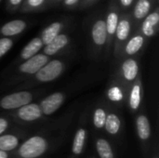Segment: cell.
I'll use <instances>...</instances> for the list:
<instances>
[{
	"label": "cell",
	"instance_id": "6da1fadb",
	"mask_svg": "<svg viewBox=\"0 0 159 158\" xmlns=\"http://www.w3.org/2000/svg\"><path fill=\"white\" fill-rule=\"evenodd\" d=\"M67 69V62L61 59H50L34 74L27 80L18 84L15 90L31 89L39 85L50 83L61 77Z\"/></svg>",
	"mask_w": 159,
	"mask_h": 158
},
{
	"label": "cell",
	"instance_id": "7a4b0ae2",
	"mask_svg": "<svg viewBox=\"0 0 159 158\" xmlns=\"http://www.w3.org/2000/svg\"><path fill=\"white\" fill-rule=\"evenodd\" d=\"M51 57L44 54L43 52L37 53L34 57L20 62L16 65L13 73L10 74L11 76L4 83L5 87H11L16 86L28 78H30L33 74H34L43 65H45Z\"/></svg>",
	"mask_w": 159,
	"mask_h": 158
},
{
	"label": "cell",
	"instance_id": "3957f363",
	"mask_svg": "<svg viewBox=\"0 0 159 158\" xmlns=\"http://www.w3.org/2000/svg\"><path fill=\"white\" fill-rule=\"evenodd\" d=\"M89 52L91 58L98 60L104 54L107 34L104 15L99 14L95 16L89 24Z\"/></svg>",
	"mask_w": 159,
	"mask_h": 158
},
{
	"label": "cell",
	"instance_id": "277c9868",
	"mask_svg": "<svg viewBox=\"0 0 159 158\" xmlns=\"http://www.w3.org/2000/svg\"><path fill=\"white\" fill-rule=\"evenodd\" d=\"M134 32V22L129 11L121 12L119 20L116 26V30L114 36L113 47H112V55L116 61L120 56V52Z\"/></svg>",
	"mask_w": 159,
	"mask_h": 158
},
{
	"label": "cell",
	"instance_id": "5b68a950",
	"mask_svg": "<svg viewBox=\"0 0 159 158\" xmlns=\"http://www.w3.org/2000/svg\"><path fill=\"white\" fill-rule=\"evenodd\" d=\"M41 90L20 89L2 96L0 98V109L5 111H13L25 104L32 102L38 95L42 93Z\"/></svg>",
	"mask_w": 159,
	"mask_h": 158
},
{
	"label": "cell",
	"instance_id": "8992f818",
	"mask_svg": "<svg viewBox=\"0 0 159 158\" xmlns=\"http://www.w3.org/2000/svg\"><path fill=\"white\" fill-rule=\"evenodd\" d=\"M116 63L117 64V67L113 76L128 86H129L141 74L139 57L121 58L117 60Z\"/></svg>",
	"mask_w": 159,
	"mask_h": 158
},
{
	"label": "cell",
	"instance_id": "52a82bcc",
	"mask_svg": "<svg viewBox=\"0 0 159 158\" xmlns=\"http://www.w3.org/2000/svg\"><path fill=\"white\" fill-rule=\"evenodd\" d=\"M121 10L117 5L116 0H110L105 15V26H106V34H107V41L104 50V57L105 59H108L110 55L112 54V47H113V41L115 33L116 30V26L119 20Z\"/></svg>",
	"mask_w": 159,
	"mask_h": 158
},
{
	"label": "cell",
	"instance_id": "ba28073f",
	"mask_svg": "<svg viewBox=\"0 0 159 158\" xmlns=\"http://www.w3.org/2000/svg\"><path fill=\"white\" fill-rule=\"evenodd\" d=\"M48 148V141L39 135L27 139L18 149L17 155L20 158H37L43 156Z\"/></svg>",
	"mask_w": 159,
	"mask_h": 158
},
{
	"label": "cell",
	"instance_id": "9c48e42d",
	"mask_svg": "<svg viewBox=\"0 0 159 158\" xmlns=\"http://www.w3.org/2000/svg\"><path fill=\"white\" fill-rule=\"evenodd\" d=\"M144 98V88L142 79V74L129 86L126 104L128 105L129 110L131 113H137L143 106Z\"/></svg>",
	"mask_w": 159,
	"mask_h": 158
},
{
	"label": "cell",
	"instance_id": "30bf717a",
	"mask_svg": "<svg viewBox=\"0 0 159 158\" xmlns=\"http://www.w3.org/2000/svg\"><path fill=\"white\" fill-rule=\"evenodd\" d=\"M129 86L122 83L115 76H111L105 90V97L108 102L116 106H122L126 103Z\"/></svg>",
	"mask_w": 159,
	"mask_h": 158
},
{
	"label": "cell",
	"instance_id": "8fae6325",
	"mask_svg": "<svg viewBox=\"0 0 159 158\" xmlns=\"http://www.w3.org/2000/svg\"><path fill=\"white\" fill-rule=\"evenodd\" d=\"M149 40L145 38L139 31H134L125 43L118 60L126 57H139L144 50Z\"/></svg>",
	"mask_w": 159,
	"mask_h": 158
},
{
	"label": "cell",
	"instance_id": "7c38bea8",
	"mask_svg": "<svg viewBox=\"0 0 159 158\" xmlns=\"http://www.w3.org/2000/svg\"><path fill=\"white\" fill-rule=\"evenodd\" d=\"M11 115L16 121L21 123H34L41 120L45 115L37 102H30L12 111Z\"/></svg>",
	"mask_w": 159,
	"mask_h": 158
},
{
	"label": "cell",
	"instance_id": "4fadbf2b",
	"mask_svg": "<svg viewBox=\"0 0 159 158\" xmlns=\"http://www.w3.org/2000/svg\"><path fill=\"white\" fill-rule=\"evenodd\" d=\"M72 43L73 39L70 34L63 32L56 36L48 45L43 47V53L51 58L54 56L62 55L64 52L70 49V47H72Z\"/></svg>",
	"mask_w": 159,
	"mask_h": 158
},
{
	"label": "cell",
	"instance_id": "5bb4252c",
	"mask_svg": "<svg viewBox=\"0 0 159 158\" xmlns=\"http://www.w3.org/2000/svg\"><path fill=\"white\" fill-rule=\"evenodd\" d=\"M159 30V6L156 5L154 9L140 22L137 31H139L148 40L154 38ZM136 31V30H135Z\"/></svg>",
	"mask_w": 159,
	"mask_h": 158
},
{
	"label": "cell",
	"instance_id": "9a60e30c",
	"mask_svg": "<svg viewBox=\"0 0 159 158\" xmlns=\"http://www.w3.org/2000/svg\"><path fill=\"white\" fill-rule=\"evenodd\" d=\"M66 100V94L63 91H56L42 99L39 102V106L45 116H49L55 114L64 103Z\"/></svg>",
	"mask_w": 159,
	"mask_h": 158
},
{
	"label": "cell",
	"instance_id": "2e32d148",
	"mask_svg": "<svg viewBox=\"0 0 159 158\" xmlns=\"http://www.w3.org/2000/svg\"><path fill=\"white\" fill-rule=\"evenodd\" d=\"M158 0H135L130 14L134 22V31L137 30L140 22L154 9Z\"/></svg>",
	"mask_w": 159,
	"mask_h": 158
},
{
	"label": "cell",
	"instance_id": "e0dca14e",
	"mask_svg": "<svg viewBox=\"0 0 159 158\" xmlns=\"http://www.w3.org/2000/svg\"><path fill=\"white\" fill-rule=\"evenodd\" d=\"M69 23H70V20L65 18V19H61V20L52 21L48 26H46L39 34V36L43 42V45L44 46L48 45L56 36L63 33L64 30L69 25Z\"/></svg>",
	"mask_w": 159,
	"mask_h": 158
},
{
	"label": "cell",
	"instance_id": "ac0fdd59",
	"mask_svg": "<svg viewBox=\"0 0 159 158\" xmlns=\"http://www.w3.org/2000/svg\"><path fill=\"white\" fill-rule=\"evenodd\" d=\"M28 25L29 22L22 19L7 21L0 26V37H18L27 29Z\"/></svg>",
	"mask_w": 159,
	"mask_h": 158
},
{
	"label": "cell",
	"instance_id": "d6986e66",
	"mask_svg": "<svg viewBox=\"0 0 159 158\" xmlns=\"http://www.w3.org/2000/svg\"><path fill=\"white\" fill-rule=\"evenodd\" d=\"M43 47H44V45H43V42L41 40L40 36L37 35V36L34 37L20 50L19 57L15 60V61L13 62V64L14 65H17L20 62L24 61H26V60L34 57V55H36L37 53H39L42 50Z\"/></svg>",
	"mask_w": 159,
	"mask_h": 158
},
{
	"label": "cell",
	"instance_id": "ffe728a7",
	"mask_svg": "<svg viewBox=\"0 0 159 158\" xmlns=\"http://www.w3.org/2000/svg\"><path fill=\"white\" fill-rule=\"evenodd\" d=\"M136 132L141 142H146L151 137V125L147 115L144 112H141L135 118Z\"/></svg>",
	"mask_w": 159,
	"mask_h": 158
},
{
	"label": "cell",
	"instance_id": "44dd1931",
	"mask_svg": "<svg viewBox=\"0 0 159 158\" xmlns=\"http://www.w3.org/2000/svg\"><path fill=\"white\" fill-rule=\"evenodd\" d=\"M121 127H122V120L120 115L116 112L113 110H109L103 128L105 131L111 136H116L120 132Z\"/></svg>",
	"mask_w": 159,
	"mask_h": 158
},
{
	"label": "cell",
	"instance_id": "7402d4cb",
	"mask_svg": "<svg viewBox=\"0 0 159 158\" xmlns=\"http://www.w3.org/2000/svg\"><path fill=\"white\" fill-rule=\"evenodd\" d=\"M108 109H109L108 104L106 105L103 102L99 103L95 107L92 115V124L96 129H102L104 128L107 114L109 111Z\"/></svg>",
	"mask_w": 159,
	"mask_h": 158
},
{
	"label": "cell",
	"instance_id": "603a6c76",
	"mask_svg": "<svg viewBox=\"0 0 159 158\" xmlns=\"http://www.w3.org/2000/svg\"><path fill=\"white\" fill-rule=\"evenodd\" d=\"M87 135H88V131L86 128L80 127L76 129L73 141V146H72V153L74 156H78L83 153L86 140H87Z\"/></svg>",
	"mask_w": 159,
	"mask_h": 158
},
{
	"label": "cell",
	"instance_id": "cb8c5ba5",
	"mask_svg": "<svg viewBox=\"0 0 159 158\" xmlns=\"http://www.w3.org/2000/svg\"><path fill=\"white\" fill-rule=\"evenodd\" d=\"M48 8V0H24L19 12L34 13L44 11Z\"/></svg>",
	"mask_w": 159,
	"mask_h": 158
},
{
	"label": "cell",
	"instance_id": "d4e9b609",
	"mask_svg": "<svg viewBox=\"0 0 159 158\" xmlns=\"http://www.w3.org/2000/svg\"><path fill=\"white\" fill-rule=\"evenodd\" d=\"M95 147L100 158H115L113 148L106 139L98 138L96 140Z\"/></svg>",
	"mask_w": 159,
	"mask_h": 158
},
{
	"label": "cell",
	"instance_id": "484cf974",
	"mask_svg": "<svg viewBox=\"0 0 159 158\" xmlns=\"http://www.w3.org/2000/svg\"><path fill=\"white\" fill-rule=\"evenodd\" d=\"M20 138L14 134H1L0 135V150L9 152L19 146Z\"/></svg>",
	"mask_w": 159,
	"mask_h": 158
},
{
	"label": "cell",
	"instance_id": "4316f807",
	"mask_svg": "<svg viewBox=\"0 0 159 158\" xmlns=\"http://www.w3.org/2000/svg\"><path fill=\"white\" fill-rule=\"evenodd\" d=\"M17 37H0V60L12 48Z\"/></svg>",
	"mask_w": 159,
	"mask_h": 158
},
{
	"label": "cell",
	"instance_id": "83f0119b",
	"mask_svg": "<svg viewBox=\"0 0 159 158\" xmlns=\"http://www.w3.org/2000/svg\"><path fill=\"white\" fill-rule=\"evenodd\" d=\"M24 0H7L6 1V9L8 12L15 13L18 12L22 5Z\"/></svg>",
	"mask_w": 159,
	"mask_h": 158
},
{
	"label": "cell",
	"instance_id": "f1b7e54d",
	"mask_svg": "<svg viewBox=\"0 0 159 158\" xmlns=\"http://www.w3.org/2000/svg\"><path fill=\"white\" fill-rule=\"evenodd\" d=\"M116 2L121 12H127V11L130 12L135 0H116Z\"/></svg>",
	"mask_w": 159,
	"mask_h": 158
},
{
	"label": "cell",
	"instance_id": "f546056e",
	"mask_svg": "<svg viewBox=\"0 0 159 158\" xmlns=\"http://www.w3.org/2000/svg\"><path fill=\"white\" fill-rule=\"evenodd\" d=\"M80 2H81V0H62L61 5L66 9L74 10V9L78 8Z\"/></svg>",
	"mask_w": 159,
	"mask_h": 158
},
{
	"label": "cell",
	"instance_id": "4dcf8cb0",
	"mask_svg": "<svg viewBox=\"0 0 159 158\" xmlns=\"http://www.w3.org/2000/svg\"><path fill=\"white\" fill-rule=\"evenodd\" d=\"M99 0H81L80 2V5L78 7V8L80 9H86V8H89V7L95 5Z\"/></svg>",
	"mask_w": 159,
	"mask_h": 158
},
{
	"label": "cell",
	"instance_id": "1f68e13d",
	"mask_svg": "<svg viewBox=\"0 0 159 158\" xmlns=\"http://www.w3.org/2000/svg\"><path fill=\"white\" fill-rule=\"evenodd\" d=\"M9 127V121L5 117H0V135L3 134Z\"/></svg>",
	"mask_w": 159,
	"mask_h": 158
},
{
	"label": "cell",
	"instance_id": "d6a6232c",
	"mask_svg": "<svg viewBox=\"0 0 159 158\" xmlns=\"http://www.w3.org/2000/svg\"><path fill=\"white\" fill-rule=\"evenodd\" d=\"M62 0H48V8L59 7L61 4Z\"/></svg>",
	"mask_w": 159,
	"mask_h": 158
},
{
	"label": "cell",
	"instance_id": "836d02e7",
	"mask_svg": "<svg viewBox=\"0 0 159 158\" xmlns=\"http://www.w3.org/2000/svg\"><path fill=\"white\" fill-rule=\"evenodd\" d=\"M0 158H8V154L7 152L0 150Z\"/></svg>",
	"mask_w": 159,
	"mask_h": 158
},
{
	"label": "cell",
	"instance_id": "e575fe53",
	"mask_svg": "<svg viewBox=\"0 0 159 158\" xmlns=\"http://www.w3.org/2000/svg\"><path fill=\"white\" fill-rule=\"evenodd\" d=\"M154 158H158V156H155Z\"/></svg>",
	"mask_w": 159,
	"mask_h": 158
},
{
	"label": "cell",
	"instance_id": "d590c367",
	"mask_svg": "<svg viewBox=\"0 0 159 158\" xmlns=\"http://www.w3.org/2000/svg\"><path fill=\"white\" fill-rule=\"evenodd\" d=\"M1 1H2V0H0V2H1Z\"/></svg>",
	"mask_w": 159,
	"mask_h": 158
},
{
	"label": "cell",
	"instance_id": "8d00e7d4",
	"mask_svg": "<svg viewBox=\"0 0 159 158\" xmlns=\"http://www.w3.org/2000/svg\"><path fill=\"white\" fill-rule=\"evenodd\" d=\"M92 158H95V157H92Z\"/></svg>",
	"mask_w": 159,
	"mask_h": 158
}]
</instances>
